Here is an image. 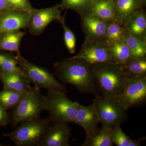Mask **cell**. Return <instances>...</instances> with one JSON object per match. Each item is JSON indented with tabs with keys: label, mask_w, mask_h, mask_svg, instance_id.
Wrapping results in <instances>:
<instances>
[{
	"label": "cell",
	"mask_w": 146,
	"mask_h": 146,
	"mask_svg": "<svg viewBox=\"0 0 146 146\" xmlns=\"http://www.w3.org/2000/svg\"><path fill=\"white\" fill-rule=\"evenodd\" d=\"M0 68L4 70L25 76L18 64L16 55L0 50Z\"/></svg>",
	"instance_id": "4316f807"
},
{
	"label": "cell",
	"mask_w": 146,
	"mask_h": 146,
	"mask_svg": "<svg viewBox=\"0 0 146 146\" xmlns=\"http://www.w3.org/2000/svg\"><path fill=\"white\" fill-rule=\"evenodd\" d=\"M91 13L106 21H113L115 12L112 0H96Z\"/></svg>",
	"instance_id": "603a6c76"
},
{
	"label": "cell",
	"mask_w": 146,
	"mask_h": 146,
	"mask_svg": "<svg viewBox=\"0 0 146 146\" xmlns=\"http://www.w3.org/2000/svg\"><path fill=\"white\" fill-rule=\"evenodd\" d=\"M146 139V137H141L137 138L136 139H131L129 142V146H141V144L143 141H145Z\"/></svg>",
	"instance_id": "d6a6232c"
},
{
	"label": "cell",
	"mask_w": 146,
	"mask_h": 146,
	"mask_svg": "<svg viewBox=\"0 0 146 146\" xmlns=\"http://www.w3.org/2000/svg\"><path fill=\"white\" fill-rule=\"evenodd\" d=\"M113 129L102 126L93 132L86 134L84 143L81 146H112Z\"/></svg>",
	"instance_id": "ac0fdd59"
},
{
	"label": "cell",
	"mask_w": 146,
	"mask_h": 146,
	"mask_svg": "<svg viewBox=\"0 0 146 146\" xmlns=\"http://www.w3.org/2000/svg\"><path fill=\"white\" fill-rule=\"evenodd\" d=\"M71 129L68 125H53L45 133L38 146H70Z\"/></svg>",
	"instance_id": "4fadbf2b"
},
{
	"label": "cell",
	"mask_w": 146,
	"mask_h": 146,
	"mask_svg": "<svg viewBox=\"0 0 146 146\" xmlns=\"http://www.w3.org/2000/svg\"><path fill=\"white\" fill-rule=\"evenodd\" d=\"M61 11L59 4L42 9L33 7L30 12L27 26L29 33L33 35H39L53 21H57L60 22L63 18L61 16Z\"/></svg>",
	"instance_id": "9c48e42d"
},
{
	"label": "cell",
	"mask_w": 146,
	"mask_h": 146,
	"mask_svg": "<svg viewBox=\"0 0 146 146\" xmlns=\"http://www.w3.org/2000/svg\"><path fill=\"white\" fill-rule=\"evenodd\" d=\"M0 80L3 89L18 91H27L32 84L29 79L25 76L7 72L0 68Z\"/></svg>",
	"instance_id": "e0dca14e"
},
{
	"label": "cell",
	"mask_w": 146,
	"mask_h": 146,
	"mask_svg": "<svg viewBox=\"0 0 146 146\" xmlns=\"http://www.w3.org/2000/svg\"><path fill=\"white\" fill-rule=\"evenodd\" d=\"M25 34V32L21 30L0 34V50L12 52L21 55L20 45Z\"/></svg>",
	"instance_id": "d6986e66"
},
{
	"label": "cell",
	"mask_w": 146,
	"mask_h": 146,
	"mask_svg": "<svg viewBox=\"0 0 146 146\" xmlns=\"http://www.w3.org/2000/svg\"><path fill=\"white\" fill-rule=\"evenodd\" d=\"M119 104L126 110L145 106L146 103V77H128L121 94L117 98Z\"/></svg>",
	"instance_id": "ba28073f"
},
{
	"label": "cell",
	"mask_w": 146,
	"mask_h": 146,
	"mask_svg": "<svg viewBox=\"0 0 146 146\" xmlns=\"http://www.w3.org/2000/svg\"><path fill=\"white\" fill-rule=\"evenodd\" d=\"M46 98V110L54 124L68 125L74 123L80 104L67 98L66 94L48 91Z\"/></svg>",
	"instance_id": "5b68a950"
},
{
	"label": "cell",
	"mask_w": 146,
	"mask_h": 146,
	"mask_svg": "<svg viewBox=\"0 0 146 146\" xmlns=\"http://www.w3.org/2000/svg\"><path fill=\"white\" fill-rule=\"evenodd\" d=\"M125 32L123 26L116 21H109L104 37L107 45L124 40Z\"/></svg>",
	"instance_id": "d4e9b609"
},
{
	"label": "cell",
	"mask_w": 146,
	"mask_h": 146,
	"mask_svg": "<svg viewBox=\"0 0 146 146\" xmlns=\"http://www.w3.org/2000/svg\"><path fill=\"white\" fill-rule=\"evenodd\" d=\"M13 10L30 12L33 7L29 0H6Z\"/></svg>",
	"instance_id": "f546056e"
},
{
	"label": "cell",
	"mask_w": 146,
	"mask_h": 146,
	"mask_svg": "<svg viewBox=\"0 0 146 146\" xmlns=\"http://www.w3.org/2000/svg\"><path fill=\"white\" fill-rule=\"evenodd\" d=\"M80 16L82 28L85 35L84 41L104 42L105 35L109 21L104 20L92 13Z\"/></svg>",
	"instance_id": "8fae6325"
},
{
	"label": "cell",
	"mask_w": 146,
	"mask_h": 146,
	"mask_svg": "<svg viewBox=\"0 0 146 146\" xmlns=\"http://www.w3.org/2000/svg\"><path fill=\"white\" fill-rule=\"evenodd\" d=\"M74 123L81 126L86 135L97 129L100 120L94 103L88 106L80 104Z\"/></svg>",
	"instance_id": "5bb4252c"
},
{
	"label": "cell",
	"mask_w": 146,
	"mask_h": 146,
	"mask_svg": "<svg viewBox=\"0 0 146 146\" xmlns=\"http://www.w3.org/2000/svg\"><path fill=\"white\" fill-rule=\"evenodd\" d=\"M121 66L128 77H146V56L131 57Z\"/></svg>",
	"instance_id": "ffe728a7"
},
{
	"label": "cell",
	"mask_w": 146,
	"mask_h": 146,
	"mask_svg": "<svg viewBox=\"0 0 146 146\" xmlns=\"http://www.w3.org/2000/svg\"><path fill=\"white\" fill-rule=\"evenodd\" d=\"M72 58L82 59L91 65L112 60L108 45L104 42L84 41L78 53Z\"/></svg>",
	"instance_id": "30bf717a"
},
{
	"label": "cell",
	"mask_w": 146,
	"mask_h": 146,
	"mask_svg": "<svg viewBox=\"0 0 146 146\" xmlns=\"http://www.w3.org/2000/svg\"><path fill=\"white\" fill-rule=\"evenodd\" d=\"M141 1H143V3L144 5H145V6H146V0H141Z\"/></svg>",
	"instance_id": "836d02e7"
},
{
	"label": "cell",
	"mask_w": 146,
	"mask_h": 146,
	"mask_svg": "<svg viewBox=\"0 0 146 146\" xmlns=\"http://www.w3.org/2000/svg\"><path fill=\"white\" fill-rule=\"evenodd\" d=\"M4 146L3 145H2V144L0 143V146Z\"/></svg>",
	"instance_id": "e575fe53"
},
{
	"label": "cell",
	"mask_w": 146,
	"mask_h": 146,
	"mask_svg": "<svg viewBox=\"0 0 146 146\" xmlns=\"http://www.w3.org/2000/svg\"><path fill=\"white\" fill-rule=\"evenodd\" d=\"M120 126H117L113 129L112 138L113 143L117 146H129L131 139L124 133Z\"/></svg>",
	"instance_id": "f1b7e54d"
},
{
	"label": "cell",
	"mask_w": 146,
	"mask_h": 146,
	"mask_svg": "<svg viewBox=\"0 0 146 146\" xmlns=\"http://www.w3.org/2000/svg\"><path fill=\"white\" fill-rule=\"evenodd\" d=\"M96 0H62L59 5L61 10H71L80 16L92 13Z\"/></svg>",
	"instance_id": "7402d4cb"
},
{
	"label": "cell",
	"mask_w": 146,
	"mask_h": 146,
	"mask_svg": "<svg viewBox=\"0 0 146 146\" xmlns=\"http://www.w3.org/2000/svg\"><path fill=\"white\" fill-rule=\"evenodd\" d=\"M124 41L130 50L132 57L146 56V42L135 36L125 33Z\"/></svg>",
	"instance_id": "484cf974"
},
{
	"label": "cell",
	"mask_w": 146,
	"mask_h": 146,
	"mask_svg": "<svg viewBox=\"0 0 146 146\" xmlns=\"http://www.w3.org/2000/svg\"><path fill=\"white\" fill-rule=\"evenodd\" d=\"M125 33L146 42V14L145 9H141L126 21L123 25Z\"/></svg>",
	"instance_id": "2e32d148"
},
{
	"label": "cell",
	"mask_w": 146,
	"mask_h": 146,
	"mask_svg": "<svg viewBox=\"0 0 146 146\" xmlns=\"http://www.w3.org/2000/svg\"><path fill=\"white\" fill-rule=\"evenodd\" d=\"M10 9H12L6 0H0V14Z\"/></svg>",
	"instance_id": "1f68e13d"
},
{
	"label": "cell",
	"mask_w": 146,
	"mask_h": 146,
	"mask_svg": "<svg viewBox=\"0 0 146 146\" xmlns=\"http://www.w3.org/2000/svg\"><path fill=\"white\" fill-rule=\"evenodd\" d=\"M27 90L18 91L3 89L0 91V102L7 110L11 109L19 103L25 96Z\"/></svg>",
	"instance_id": "cb8c5ba5"
},
{
	"label": "cell",
	"mask_w": 146,
	"mask_h": 146,
	"mask_svg": "<svg viewBox=\"0 0 146 146\" xmlns=\"http://www.w3.org/2000/svg\"><path fill=\"white\" fill-rule=\"evenodd\" d=\"M9 121V115L7 110L0 102V127L6 126Z\"/></svg>",
	"instance_id": "4dcf8cb0"
},
{
	"label": "cell",
	"mask_w": 146,
	"mask_h": 146,
	"mask_svg": "<svg viewBox=\"0 0 146 146\" xmlns=\"http://www.w3.org/2000/svg\"><path fill=\"white\" fill-rule=\"evenodd\" d=\"M114 8V21L123 25L131 16L144 8L141 0H112Z\"/></svg>",
	"instance_id": "9a60e30c"
},
{
	"label": "cell",
	"mask_w": 146,
	"mask_h": 146,
	"mask_svg": "<svg viewBox=\"0 0 146 146\" xmlns=\"http://www.w3.org/2000/svg\"><path fill=\"white\" fill-rule=\"evenodd\" d=\"M30 12L10 9L0 14V34L27 27Z\"/></svg>",
	"instance_id": "7c38bea8"
},
{
	"label": "cell",
	"mask_w": 146,
	"mask_h": 146,
	"mask_svg": "<svg viewBox=\"0 0 146 146\" xmlns=\"http://www.w3.org/2000/svg\"><path fill=\"white\" fill-rule=\"evenodd\" d=\"M65 18L63 16L60 23L64 30V41L68 50L71 54L75 52L76 38L74 33L65 24Z\"/></svg>",
	"instance_id": "83f0119b"
},
{
	"label": "cell",
	"mask_w": 146,
	"mask_h": 146,
	"mask_svg": "<svg viewBox=\"0 0 146 146\" xmlns=\"http://www.w3.org/2000/svg\"><path fill=\"white\" fill-rule=\"evenodd\" d=\"M108 45L112 61L120 66L131 57L130 50L124 40Z\"/></svg>",
	"instance_id": "44dd1931"
},
{
	"label": "cell",
	"mask_w": 146,
	"mask_h": 146,
	"mask_svg": "<svg viewBox=\"0 0 146 146\" xmlns=\"http://www.w3.org/2000/svg\"><path fill=\"white\" fill-rule=\"evenodd\" d=\"M92 102L102 126L113 129L126 121L127 110L119 104L116 99L104 98L99 94L95 96Z\"/></svg>",
	"instance_id": "52a82bcc"
},
{
	"label": "cell",
	"mask_w": 146,
	"mask_h": 146,
	"mask_svg": "<svg viewBox=\"0 0 146 146\" xmlns=\"http://www.w3.org/2000/svg\"><path fill=\"white\" fill-rule=\"evenodd\" d=\"M16 56L22 72L36 88L40 90L45 89L48 91L67 94V89L64 84L58 81L54 74L50 71L29 62L21 54H16Z\"/></svg>",
	"instance_id": "8992f818"
},
{
	"label": "cell",
	"mask_w": 146,
	"mask_h": 146,
	"mask_svg": "<svg viewBox=\"0 0 146 146\" xmlns=\"http://www.w3.org/2000/svg\"><path fill=\"white\" fill-rule=\"evenodd\" d=\"M9 112V123L15 128L21 123L40 118L46 110V98L35 86H30L25 96Z\"/></svg>",
	"instance_id": "3957f363"
},
{
	"label": "cell",
	"mask_w": 146,
	"mask_h": 146,
	"mask_svg": "<svg viewBox=\"0 0 146 146\" xmlns=\"http://www.w3.org/2000/svg\"><path fill=\"white\" fill-rule=\"evenodd\" d=\"M91 66L99 94L104 98L117 99L122 93L128 79L123 68L112 60Z\"/></svg>",
	"instance_id": "7a4b0ae2"
},
{
	"label": "cell",
	"mask_w": 146,
	"mask_h": 146,
	"mask_svg": "<svg viewBox=\"0 0 146 146\" xmlns=\"http://www.w3.org/2000/svg\"><path fill=\"white\" fill-rule=\"evenodd\" d=\"M54 74L63 84L74 86L80 93L99 95L92 66L84 60L71 57L56 62Z\"/></svg>",
	"instance_id": "6da1fadb"
},
{
	"label": "cell",
	"mask_w": 146,
	"mask_h": 146,
	"mask_svg": "<svg viewBox=\"0 0 146 146\" xmlns=\"http://www.w3.org/2000/svg\"><path fill=\"white\" fill-rule=\"evenodd\" d=\"M53 125L49 117L21 123L5 134L17 146H38L45 133Z\"/></svg>",
	"instance_id": "277c9868"
}]
</instances>
